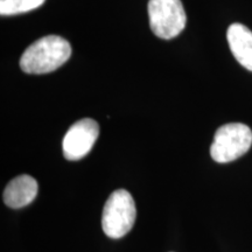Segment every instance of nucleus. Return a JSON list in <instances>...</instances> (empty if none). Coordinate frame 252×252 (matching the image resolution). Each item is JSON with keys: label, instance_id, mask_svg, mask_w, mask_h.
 <instances>
[{"label": "nucleus", "instance_id": "obj_1", "mask_svg": "<svg viewBox=\"0 0 252 252\" xmlns=\"http://www.w3.org/2000/svg\"><path fill=\"white\" fill-rule=\"evenodd\" d=\"M70 56L71 46L67 40L59 35H47L25 50L20 68L26 74H48L64 64Z\"/></svg>", "mask_w": 252, "mask_h": 252}, {"label": "nucleus", "instance_id": "obj_2", "mask_svg": "<svg viewBox=\"0 0 252 252\" xmlns=\"http://www.w3.org/2000/svg\"><path fill=\"white\" fill-rule=\"evenodd\" d=\"M137 209L133 197L125 189H118L105 202L102 216V228L108 237H124L133 228Z\"/></svg>", "mask_w": 252, "mask_h": 252}, {"label": "nucleus", "instance_id": "obj_3", "mask_svg": "<svg viewBox=\"0 0 252 252\" xmlns=\"http://www.w3.org/2000/svg\"><path fill=\"white\" fill-rule=\"evenodd\" d=\"M252 131L242 123H230L216 131L210 156L216 162L226 163L238 159L250 150Z\"/></svg>", "mask_w": 252, "mask_h": 252}, {"label": "nucleus", "instance_id": "obj_4", "mask_svg": "<svg viewBox=\"0 0 252 252\" xmlns=\"http://www.w3.org/2000/svg\"><path fill=\"white\" fill-rule=\"evenodd\" d=\"M149 17L151 30L165 40L178 36L187 23L181 0H150Z\"/></svg>", "mask_w": 252, "mask_h": 252}, {"label": "nucleus", "instance_id": "obj_5", "mask_svg": "<svg viewBox=\"0 0 252 252\" xmlns=\"http://www.w3.org/2000/svg\"><path fill=\"white\" fill-rule=\"evenodd\" d=\"M99 135V126L94 119L84 118L75 123L63 138V156L67 160H80L90 152Z\"/></svg>", "mask_w": 252, "mask_h": 252}, {"label": "nucleus", "instance_id": "obj_6", "mask_svg": "<svg viewBox=\"0 0 252 252\" xmlns=\"http://www.w3.org/2000/svg\"><path fill=\"white\" fill-rule=\"evenodd\" d=\"M37 194V182L30 175L14 178L4 190V202L13 209H20L34 201Z\"/></svg>", "mask_w": 252, "mask_h": 252}, {"label": "nucleus", "instance_id": "obj_7", "mask_svg": "<svg viewBox=\"0 0 252 252\" xmlns=\"http://www.w3.org/2000/svg\"><path fill=\"white\" fill-rule=\"evenodd\" d=\"M229 47L239 64L252 71V32L242 24H232L228 28Z\"/></svg>", "mask_w": 252, "mask_h": 252}, {"label": "nucleus", "instance_id": "obj_8", "mask_svg": "<svg viewBox=\"0 0 252 252\" xmlns=\"http://www.w3.org/2000/svg\"><path fill=\"white\" fill-rule=\"evenodd\" d=\"M46 0H0V14L15 15L40 7Z\"/></svg>", "mask_w": 252, "mask_h": 252}]
</instances>
